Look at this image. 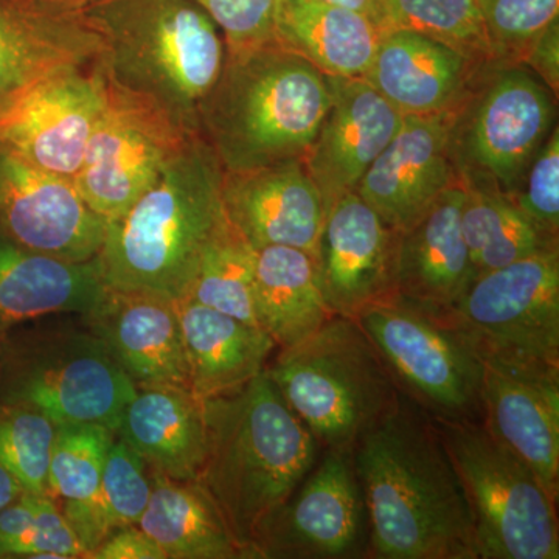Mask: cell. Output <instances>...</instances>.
Instances as JSON below:
<instances>
[{"label":"cell","instance_id":"cell-23","mask_svg":"<svg viewBox=\"0 0 559 559\" xmlns=\"http://www.w3.org/2000/svg\"><path fill=\"white\" fill-rule=\"evenodd\" d=\"M488 64L411 31H385L364 80L401 116L452 112Z\"/></svg>","mask_w":559,"mask_h":559},{"label":"cell","instance_id":"cell-16","mask_svg":"<svg viewBox=\"0 0 559 559\" xmlns=\"http://www.w3.org/2000/svg\"><path fill=\"white\" fill-rule=\"evenodd\" d=\"M484 423L559 498V366L484 356Z\"/></svg>","mask_w":559,"mask_h":559},{"label":"cell","instance_id":"cell-10","mask_svg":"<svg viewBox=\"0 0 559 559\" xmlns=\"http://www.w3.org/2000/svg\"><path fill=\"white\" fill-rule=\"evenodd\" d=\"M554 95L521 62L485 66L452 119V160L460 182L513 194L554 131Z\"/></svg>","mask_w":559,"mask_h":559},{"label":"cell","instance_id":"cell-44","mask_svg":"<svg viewBox=\"0 0 559 559\" xmlns=\"http://www.w3.org/2000/svg\"><path fill=\"white\" fill-rule=\"evenodd\" d=\"M22 492H24V489H22L20 481L14 479L13 474L0 463V510L14 502Z\"/></svg>","mask_w":559,"mask_h":559},{"label":"cell","instance_id":"cell-28","mask_svg":"<svg viewBox=\"0 0 559 559\" xmlns=\"http://www.w3.org/2000/svg\"><path fill=\"white\" fill-rule=\"evenodd\" d=\"M381 28L366 14L320 0H277L274 39L331 79H364Z\"/></svg>","mask_w":559,"mask_h":559},{"label":"cell","instance_id":"cell-18","mask_svg":"<svg viewBox=\"0 0 559 559\" xmlns=\"http://www.w3.org/2000/svg\"><path fill=\"white\" fill-rule=\"evenodd\" d=\"M452 112L404 116L400 130L359 180L356 193L401 231L457 182L451 151Z\"/></svg>","mask_w":559,"mask_h":559},{"label":"cell","instance_id":"cell-9","mask_svg":"<svg viewBox=\"0 0 559 559\" xmlns=\"http://www.w3.org/2000/svg\"><path fill=\"white\" fill-rule=\"evenodd\" d=\"M355 319L401 395L433 419L484 421V356L452 310L392 294Z\"/></svg>","mask_w":559,"mask_h":559},{"label":"cell","instance_id":"cell-20","mask_svg":"<svg viewBox=\"0 0 559 559\" xmlns=\"http://www.w3.org/2000/svg\"><path fill=\"white\" fill-rule=\"evenodd\" d=\"M329 79L330 108L301 157L326 212L356 190L404 117L366 80Z\"/></svg>","mask_w":559,"mask_h":559},{"label":"cell","instance_id":"cell-13","mask_svg":"<svg viewBox=\"0 0 559 559\" xmlns=\"http://www.w3.org/2000/svg\"><path fill=\"white\" fill-rule=\"evenodd\" d=\"M322 454L296 491L261 524L253 558H367L369 525L353 452Z\"/></svg>","mask_w":559,"mask_h":559},{"label":"cell","instance_id":"cell-36","mask_svg":"<svg viewBox=\"0 0 559 559\" xmlns=\"http://www.w3.org/2000/svg\"><path fill=\"white\" fill-rule=\"evenodd\" d=\"M57 423L35 407L0 401V463L33 495H50Z\"/></svg>","mask_w":559,"mask_h":559},{"label":"cell","instance_id":"cell-31","mask_svg":"<svg viewBox=\"0 0 559 559\" xmlns=\"http://www.w3.org/2000/svg\"><path fill=\"white\" fill-rule=\"evenodd\" d=\"M116 432L97 423L57 425L49 468L50 495L87 558L102 544L97 502L106 454Z\"/></svg>","mask_w":559,"mask_h":559},{"label":"cell","instance_id":"cell-12","mask_svg":"<svg viewBox=\"0 0 559 559\" xmlns=\"http://www.w3.org/2000/svg\"><path fill=\"white\" fill-rule=\"evenodd\" d=\"M105 76V75H103ZM150 103L110 86L84 154L76 189L102 218L121 215L193 138Z\"/></svg>","mask_w":559,"mask_h":559},{"label":"cell","instance_id":"cell-19","mask_svg":"<svg viewBox=\"0 0 559 559\" xmlns=\"http://www.w3.org/2000/svg\"><path fill=\"white\" fill-rule=\"evenodd\" d=\"M221 198L230 226L253 249L288 246L316 257L326 209L299 157L224 171Z\"/></svg>","mask_w":559,"mask_h":559},{"label":"cell","instance_id":"cell-40","mask_svg":"<svg viewBox=\"0 0 559 559\" xmlns=\"http://www.w3.org/2000/svg\"><path fill=\"white\" fill-rule=\"evenodd\" d=\"M218 25L227 50H241L274 40L277 0H197Z\"/></svg>","mask_w":559,"mask_h":559},{"label":"cell","instance_id":"cell-14","mask_svg":"<svg viewBox=\"0 0 559 559\" xmlns=\"http://www.w3.org/2000/svg\"><path fill=\"white\" fill-rule=\"evenodd\" d=\"M105 103L98 62L61 70L0 108V142L44 170L75 179Z\"/></svg>","mask_w":559,"mask_h":559},{"label":"cell","instance_id":"cell-37","mask_svg":"<svg viewBox=\"0 0 559 559\" xmlns=\"http://www.w3.org/2000/svg\"><path fill=\"white\" fill-rule=\"evenodd\" d=\"M153 487L151 466L119 436L114 437L97 502V524L102 543L120 528L138 525L148 506Z\"/></svg>","mask_w":559,"mask_h":559},{"label":"cell","instance_id":"cell-41","mask_svg":"<svg viewBox=\"0 0 559 559\" xmlns=\"http://www.w3.org/2000/svg\"><path fill=\"white\" fill-rule=\"evenodd\" d=\"M91 559H167L150 535H146L139 525L120 528L103 540L90 555Z\"/></svg>","mask_w":559,"mask_h":559},{"label":"cell","instance_id":"cell-35","mask_svg":"<svg viewBox=\"0 0 559 559\" xmlns=\"http://www.w3.org/2000/svg\"><path fill=\"white\" fill-rule=\"evenodd\" d=\"M84 557L53 496L24 491L0 510V558Z\"/></svg>","mask_w":559,"mask_h":559},{"label":"cell","instance_id":"cell-30","mask_svg":"<svg viewBox=\"0 0 559 559\" xmlns=\"http://www.w3.org/2000/svg\"><path fill=\"white\" fill-rule=\"evenodd\" d=\"M257 319L277 349L294 347L333 318L322 289L314 257L288 246L255 249Z\"/></svg>","mask_w":559,"mask_h":559},{"label":"cell","instance_id":"cell-15","mask_svg":"<svg viewBox=\"0 0 559 559\" xmlns=\"http://www.w3.org/2000/svg\"><path fill=\"white\" fill-rule=\"evenodd\" d=\"M0 229L25 248L84 263L100 252L106 219L86 204L73 179L0 142Z\"/></svg>","mask_w":559,"mask_h":559},{"label":"cell","instance_id":"cell-22","mask_svg":"<svg viewBox=\"0 0 559 559\" xmlns=\"http://www.w3.org/2000/svg\"><path fill=\"white\" fill-rule=\"evenodd\" d=\"M80 318L135 385L190 390L176 301L108 288L97 308Z\"/></svg>","mask_w":559,"mask_h":559},{"label":"cell","instance_id":"cell-43","mask_svg":"<svg viewBox=\"0 0 559 559\" xmlns=\"http://www.w3.org/2000/svg\"><path fill=\"white\" fill-rule=\"evenodd\" d=\"M320 2L331 3V5L342 7V9H348L358 11V13L366 14L370 17L378 27L381 28V11L380 3L378 0H320Z\"/></svg>","mask_w":559,"mask_h":559},{"label":"cell","instance_id":"cell-24","mask_svg":"<svg viewBox=\"0 0 559 559\" xmlns=\"http://www.w3.org/2000/svg\"><path fill=\"white\" fill-rule=\"evenodd\" d=\"M106 290L97 260L55 259L25 248L0 229V342L33 320L87 314Z\"/></svg>","mask_w":559,"mask_h":559},{"label":"cell","instance_id":"cell-39","mask_svg":"<svg viewBox=\"0 0 559 559\" xmlns=\"http://www.w3.org/2000/svg\"><path fill=\"white\" fill-rule=\"evenodd\" d=\"M510 200L539 231L544 240L558 245L559 234V130H555L530 162Z\"/></svg>","mask_w":559,"mask_h":559},{"label":"cell","instance_id":"cell-7","mask_svg":"<svg viewBox=\"0 0 559 559\" xmlns=\"http://www.w3.org/2000/svg\"><path fill=\"white\" fill-rule=\"evenodd\" d=\"M135 382L79 314L33 320L0 342V401L116 432Z\"/></svg>","mask_w":559,"mask_h":559},{"label":"cell","instance_id":"cell-27","mask_svg":"<svg viewBox=\"0 0 559 559\" xmlns=\"http://www.w3.org/2000/svg\"><path fill=\"white\" fill-rule=\"evenodd\" d=\"M116 436L151 468L173 479H200L207 437L202 401L190 390L138 385L121 414Z\"/></svg>","mask_w":559,"mask_h":559},{"label":"cell","instance_id":"cell-21","mask_svg":"<svg viewBox=\"0 0 559 559\" xmlns=\"http://www.w3.org/2000/svg\"><path fill=\"white\" fill-rule=\"evenodd\" d=\"M102 50L81 9L51 0H0V108L46 76L94 64Z\"/></svg>","mask_w":559,"mask_h":559},{"label":"cell","instance_id":"cell-34","mask_svg":"<svg viewBox=\"0 0 559 559\" xmlns=\"http://www.w3.org/2000/svg\"><path fill=\"white\" fill-rule=\"evenodd\" d=\"M385 31L421 33L481 64L496 62L477 0H378Z\"/></svg>","mask_w":559,"mask_h":559},{"label":"cell","instance_id":"cell-17","mask_svg":"<svg viewBox=\"0 0 559 559\" xmlns=\"http://www.w3.org/2000/svg\"><path fill=\"white\" fill-rule=\"evenodd\" d=\"M396 241L399 231L356 191L331 205L314 260L333 314L355 319L374 301L396 294Z\"/></svg>","mask_w":559,"mask_h":559},{"label":"cell","instance_id":"cell-42","mask_svg":"<svg viewBox=\"0 0 559 559\" xmlns=\"http://www.w3.org/2000/svg\"><path fill=\"white\" fill-rule=\"evenodd\" d=\"M521 64L532 70L555 95L559 90V21H555L530 43Z\"/></svg>","mask_w":559,"mask_h":559},{"label":"cell","instance_id":"cell-11","mask_svg":"<svg viewBox=\"0 0 559 559\" xmlns=\"http://www.w3.org/2000/svg\"><path fill=\"white\" fill-rule=\"evenodd\" d=\"M452 314L481 356L559 366V248L476 275Z\"/></svg>","mask_w":559,"mask_h":559},{"label":"cell","instance_id":"cell-5","mask_svg":"<svg viewBox=\"0 0 559 559\" xmlns=\"http://www.w3.org/2000/svg\"><path fill=\"white\" fill-rule=\"evenodd\" d=\"M330 79L277 40L227 50L198 117L224 171L304 157L330 108Z\"/></svg>","mask_w":559,"mask_h":559},{"label":"cell","instance_id":"cell-29","mask_svg":"<svg viewBox=\"0 0 559 559\" xmlns=\"http://www.w3.org/2000/svg\"><path fill=\"white\" fill-rule=\"evenodd\" d=\"M153 487L139 527L167 559H249L218 503L198 480L151 468Z\"/></svg>","mask_w":559,"mask_h":559},{"label":"cell","instance_id":"cell-38","mask_svg":"<svg viewBox=\"0 0 559 559\" xmlns=\"http://www.w3.org/2000/svg\"><path fill=\"white\" fill-rule=\"evenodd\" d=\"M496 62H520L536 36L559 21V0H477Z\"/></svg>","mask_w":559,"mask_h":559},{"label":"cell","instance_id":"cell-8","mask_svg":"<svg viewBox=\"0 0 559 559\" xmlns=\"http://www.w3.org/2000/svg\"><path fill=\"white\" fill-rule=\"evenodd\" d=\"M433 421L468 500L477 559H558V502L527 463L484 421Z\"/></svg>","mask_w":559,"mask_h":559},{"label":"cell","instance_id":"cell-1","mask_svg":"<svg viewBox=\"0 0 559 559\" xmlns=\"http://www.w3.org/2000/svg\"><path fill=\"white\" fill-rule=\"evenodd\" d=\"M373 559H477L468 500L436 421L400 395L353 450Z\"/></svg>","mask_w":559,"mask_h":559},{"label":"cell","instance_id":"cell-4","mask_svg":"<svg viewBox=\"0 0 559 559\" xmlns=\"http://www.w3.org/2000/svg\"><path fill=\"white\" fill-rule=\"evenodd\" d=\"M81 10L100 36L97 62L110 86L198 134L202 103L227 55L207 11L197 0H90Z\"/></svg>","mask_w":559,"mask_h":559},{"label":"cell","instance_id":"cell-26","mask_svg":"<svg viewBox=\"0 0 559 559\" xmlns=\"http://www.w3.org/2000/svg\"><path fill=\"white\" fill-rule=\"evenodd\" d=\"M190 392L200 401L227 395L266 370L277 345L266 331L193 299L178 301Z\"/></svg>","mask_w":559,"mask_h":559},{"label":"cell","instance_id":"cell-45","mask_svg":"<svg viewBox=\"0 0 559 559\" xmlns=\"http://www.w3.org/2000/svg\"><path fill=\"white\" fill-rule=\"evenodd\" d=\"M51 2L62 3V5L75 7V9H81V7L86 5L90 0H51Z\"/></svg>","mask_w":559,"mask_h":559},{"label":"cell","instance_id":"cell-32","mask_svg":"<svg viewBox=\"0 0 559 559\" xmlns=\"http://www.w3.org/2000/svg\"><path fill=\"white\" fill-rule=\"evenodd\" d=\"M463 189L460 223L476 275L558 246L544 240L506 194L465 183Z\"/></svg>","mask_w":559,"mask_h":559},{"label":"cell","instance_id":"cell-33","mask_svg":"<svg viewBox=\"0 0 559 559\" xmlns=\"http://www.w3.org/2000/svg\"><path fill=\"white\" fill-rule=\"evenodd\" d=\"M253 286L255 249L227 221L205 249L187 299L260 329Z\"/></svg>","mask_w":559,"mask_h":559},{"label":"cell","instance_id":"cell-6","mask_svg":"<svg viewBox=\"0 0 559 559\" xmlns=\"http://www.w3.org/2000/svg\"><path fill=\"white\" fill-rule=\"evenodd\" d=\"M266 371L320 451L353 452L401 395L358 320L340 314L300 344L277 349Z\"/></svg>","mask_w":559,"mask_h":559},{"label":"cell","instance_id":"cell-2","mask_svg":"<svg viewBox=\"0 0 559 559\" xmlns=\"http://www.w3.org/2000/svg\"><path fill=\"white\" fill-rule=\"evenodd\" d=\"M218 157L193 135L117 218L106 221L95 257L110 289L187 299L213 238L227 224Z\"/></svg>","mask_w":559,"mask_h":559},{"label":"cell","instance_id":"cell-3","mask_svg":"<svg viewBox=\"0 0 559 559\" xmlns=\"http://www.w3.org/2000/svg\"><path fill=\"white\" fill-rule=\"evenodd\" d=\"M202 409L207 448L198 481L255 559L252 543L261 524L296 491L322 451L266 370L235 392L202 401Z\"/></svg>","mask_w":559,"mask_h":559},{"label":"cell","instance_id":"cell-25","mask_svg":"<svg viewBox=\"0 0 559 559\" xmlns=\"http://www.w3.org/2000/svg\"><path fill=\"white\" fill-rule=\"evenodd\" d=\"M463 183L433 202L421 218L399 231L396 294L439 310H452L476 277L462 234Z\"/></svg>","mask_w":559,"mask_h":559}]
</instances>
